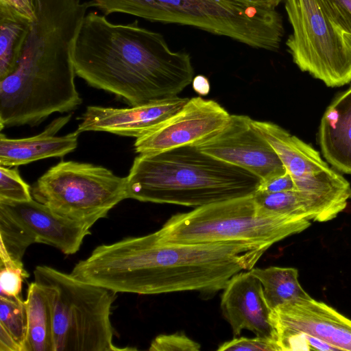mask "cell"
<instances>
[{"label":"cell","mask_w":351,"mask_h":351,"mask_svg":"<svg viewBox=\"0 0 351 351\" xmlns=\"http://www.w3.org/2000/svg\"><path fill=\"white\" fill-rule=\"evenodd\" d=\"M341 34L346 45L351 51V34H346L344 32H341Z\"/></svg>","instance_id":"obj_35"},{"label":"cell","mask_w":351,"mask_h":351,"mask_svg":"<svg viewBox=\"0 0 351 351\" xmlns=\"http://www.w3.org/2000/svg\"><path fill=\"white\" fill-rule=\"evenodd\" d=\"M311 225L309 220L266 210L254 193L172 215L154 234L167 243L248 241L274 245Z\"/></svg>","instance_id":"obj_6"},{"label":"cell","mask_w":351,"mask_h":351,"mask_svg":"<svg viewBox=\"0 0 351 351\" xmlns=\"http://www.w3.org/2000/svg\"><path fill=\"white\" fill-rule=\"evenodd\" d=\"M252 123L269 143L293 178L319 171L328 167L319 152L277 124L253 119Z\"/></svg>","instance_id":"obj_18"},{"label":"cell","mask_w":351,"mask_h":351,"mask_svg":"<svg viewBox=\"0 0 351 351\" xmlns=\"http://www.w3.org/2000/svg\"><path fill=\"white\" fill-rule=\"evenodd\" d=\"M71 114L58 117L40 134L27 138H10L0 134V165L17 167L47 158L63 157L75 150L80 133L76 130L56 136Z\"/></svg>","instance_id":"obj_15"},{"label":"cell","mask_w":351,"mask_h":351,"mask_svg":"<svg viewBox=\"0 0 351 351\" xmlns=\"http://www.w3.org/2000/svg\"><path fill=\"white\" fill-rule=\"evenodd\" d=\"M25 304L27 313L25 351H54L51 308L45 294L35 282L28 287Z\"/></svg>","instance_id":"obj_19"},{"label":"cell","mask_w":351,"mask_h":351,"mask_svg":"<svg viewBox=\"0 0 351 351\" xmlns=\"http://www.w3.org/2000/svg\"><path fill=\"white\" fill-rule=\"evenodd\" d=\"M0 325L10 332L22 351H25L27 313L25 300L21 295L8 297L0 295Z\"/></svg>","instance_id":"obj_23"},{"label":"cell","mask_w":351,"mask_h":351,"mask_svg":"<svg viewBox=\"0 0 351 351\" xmlns=\"http://www.w3.org/2000/svg\"><path fill=\"white\" fill-rule=\"evenodd\" d=\"M105 14L125 13L151 21L193 26L250 47L279 49L282 18L276 8L234 0H99Z\"/></svg>","instance_id":"obj_4"},{"label":"cell","mask_w":351,"mask_h":351,"mask_svg":"<svg viewBox=\"0 0 351 351\" xmlns=\"http://www.w3.org/2000/svg\"><path fill=\"white\" fill-rule=\"evenodd\" d=\"M0 201L26 202L33 199L31 188L17 168L0 165Z\"/></svg>","instance_id":"obj_26"},{"label":"cell","mask_w":351,"mask_h":351,"mask_svg":"<svg viewBox=\"0 0 351 351\" xmlns=\"http://www.w3.org/2000/svg\"><path fill=\"white\" fill-rule=\"evenodd\" d=\"M0 4L8 5L26 17L33 19L34 0H0Z\"/></svg>","instance_id":"obj_31"},{"label":"cell","mask_w":351,"mask_h":351,"mask_svg":"<svg viewBox=\"0 0 351 351\" xmlns=\"http://www.w3.org/2000/svg\"><path fill=\"white\" fill-rule=\"evenodd\" d=\"M127 178V199L197 208L254 193L261 179L195 146L139 154Z\"/></svg>","instance_id":"obj_3"},{"label":"cell","mask_w":351,"mask_h":351,"mask_svg":"<svg viewBox=\"0 0 351 351\" xmlns=\"http://www.w3.org/2000/svg\"><path fill=\"white\" fill-rule=\"evenodd\" d=\"M246 115L232 114L219 132L196 144L217 159L243 169L261 181L287 171L280 158Z\"/></svg>","instance_id":"obj_9"},{"label":"cell","mask_w":351,"mask_h":351,"mask_svg":"<svg viewBox=\"0 0 351 351\" xmlns=\"http://www.w3.org/2000/svg\"><path fill=\"white\" fill-rule=\"evenodd\" d=\"M201 346L183 332L162 334L152 341L150 351H199Z\"/></svg>","instance_id":"obj_27"},{"label":"cell","mask_w":351,"mask_h":351,"mask_svg":"<svg viewBox=\"0 0 351 351\" xmlns=\"http://www.w3.org/2000/svg\"><path fill=\"white\" fill-rule=\"evenodd\" d=\"M237 1L254 4L260 6L276 8L283 0H234Z\"/></svg>","instance_id":"obj_34"},{"label":"cell","mask_w":351,"mask_h":351,"mask_svg":"<svg viewBox=\"0 0 351 351\" xmlns=\"http://www.w3.org/2000/svg\"><path fill=\"white\" fill-rule=\"evenodd\" d=\"M250 271L261 281L271 310L283 304L311 298L300 284L296 268L270 266L254 267Z\"/></svg>","instance_id":"obj_21"},{"label":"cell","mask_w":351,"mask_h":351,"mask_svg":"<svg viewBox=\"0 0 351 351\" xmlns=\"http://www.w3.org/2000/svg\"><path fill=\"white\" fill-rule=\"evenodd\" d=\"M230 118L217 102L193 97L154 130L136 138L134 149L139 154H148L195 146L221 130Z\"/></svg>","instance_id":"obj_10"},{"label":"cell","mask_w":351,"mask_h":351,"mask_svg":"<svg viewBox=\"0 0 351 351\" xmlns=\"http://www.w3.org/2000/svg\"><path fill=\"white\" fill-rule=\"evenodd\" d=\"M0 351H22L19 343L1 325H0Z\"/></svg>","instance_id":"obj_32"},{"label":"cell","mask_w":351,"mask_h":351,"mask_svg":"<svg viewBox=\"0 0 351 351\" xmlns=\"http://www.w3.org/2000/svg\"><path fill=\"white\" fill-rule=\"evenodd\" d=\"M0 242L14 260L22 261L27 247L35 243L34 239L19 223L0 210Z\"/></svg>","instance_id":"obj_24"},{"label":"cell","mask_w":351,"mask_h":351,"mask_svg":"<svg viewBox=\"0 0 351 351\" xmlns=\"http://www.w3.org/2000/svg\"><path fill=\"white\" fill-rule=\"evenodd\" d=\"M330 20L341 32L351 34V0H321Z\"/></svg>","instance_id":"obj_29"},{"label":"cell","mask_w":351,"mask_h":351,"mask_svg":"<svg viewBox=\"0 0 351 351\" xmlns=\"http://www.w3.org/2000/svg\"><path fill=\"white\" fill-rule=\"evenodd\" d=\"M292 27L286 45L293 62L328 87L351 82V51L321 0H285Z\"/></svg>","instance_id":"obj_8"},{"label":"cell","mask_w":351,"mask_h":351,"mask_svg":"<svg viewBox=\"0 0 351 351\" xmlns=\"http://www.w3.org/2000/svg\"><path fill=\"white\" fill-rule=\"evenodd\" d=\"M254 197L257 204L266 210L300 219L311 220L306 203L296 190L276 193L256 191Z\"/></svg>","instance_id":"obj_22"},{"label":"cell","mask_w":351,"mask_h":351,"mask_svg":"<svg viewBox=\"0 0 351 351\" xmlns=\"http://www.w3.org/2000/svg\"><path fill=\"white\" fill-rule=\"evenodd\" d=\"M271 322L281 351L298 336L313 337L337 350L351 351V319L312 298L277 306L271 311Z\"/></svg>","instance_id":"obj_11"},{"label":"cell","mask_w":351,"mask_h":351,"mask_svg":"<svg viewBox=\"0 0 351 351\" xmlns=\"http://www.w3.org/2000/svg\"><path fill=\"white\" fill-rule=\"evenodd\" d=\"M72 60L77 76L131 106L177 97L194 77L189 54L172 51L160 33L93 12L80 23Z\"/></svg>","instance_id":"obj_2"},{"label":"cell","mask_w":351,"mask_h":351,"mask_svg":"<svg viewBox=\"0 0 351 351\" xmlns=\"http://www.w3.org/2000/svg\"><path fill=\"white\" fill-rule=\"evenodd\" d=\"M34 276L51 308L54 351L134 350L113 343L110 315L117 293L47 265L36 267Z\"/></svg>","instance_id":"obj_5"},{"label":"cell","mask_w":351,"mask_h":351,"mask_svg":"<svg viewBox=\"0 0 351 351\" xmlns=\"http://www.w3.org/2000/svg\"><path fill=\"white\" fill-rule=\"evenodd\" d=\"M0 210L21 225L36 243L52 245L65 254H73L93 223L63 217L34 198L26 202L0 201Z\"/></svg>","instance_id":"obj_13"},{"label":"cell","mask_w":351,"mask_h":351,"mask_svg":"<svg viewBox=\"0 0 351 351\" xmlns=\"http://www.w3.org/2000/svg\"><path fill=\"white\" fill-rule=\"evenodd\" d=\"M31 23L14 9L0 4V80L14 69Z\"/></svg>","instance_id":"obj_20"},{"label":"cell","mask_w":351,"mask_h":351,"mask_svg":"<svg viewBox=\"0 0 351 351\" xmlns=\"http://www.w3.org/2000/svg\"><path fill=\"white\" fill-rule=\"evenodd\" d=\"M189 100L177 96L125 108L89 106L76 131L106 132L138 138L178 112Z\"/></svg>","instance_id":"obj_12"},{"label":"cell","mask_w":351,"mask_h":351,"mask_svg":"<svg viewBox=\"0 0 351 351\" xmlns=\"http://www.w3.org/2000/svg\"><path fill=\"white\" fill-rule=\"evenodd\" d=\"M270 247L239 241L167 243L152 232L97 246L71 274L116 293L197 291L212 296L233 276L254 268Z\"/></svg>","instance_id":"obj_1"},{"label":"cell","mask_w":351,"mask_h":351,"mask_svg":"<svg viewBox=\"0 0 351 351\" xmlns=\"http://www.w3.org/2000/svg\"><path fill=\"white\" fill-rule=\"evenodd\" d=\"M295 190L293 176L287 171L285 173L261 181L256 191L276 193Z\"/></svg>","instance_id":"obj_30"},{"label":"cell","mask_w":351,"mask_h":351,"mask_svg":"<svg viewBox=\"0 0 351 351\" xmlns=\"http://www.w3.org/2000/svg\"><path fill=\"white\" fill-rule=\"evenodd\" d=\"M127 178L102 166L61 161L31 188L33 198L56 214L94 223L127 199Z\"/></svg>","instance_id":"obj_7"},{"label":"cell","mask_w":351,"mask_h":351,"mask_svg":"<svg viewBox=\"0 0 351 351\" xmlns=\"http://www.w3.org/2000/svg\"><path fill=\"white\" fill-rule=\"evenodd\" d=\"M29 276L23 262L13 259L0 242V295L8 297L21 295L23 281Z\"/></svg>","instance_id":"obj_25"},{"label":"cell","mask_w":351,"mask_h":351,"mask_svg":"<svg viewBox=\"0 0 351 351\" xmlns=\"http://www.w3.org/2000/svg\"><path fill=\"white\" fill-rule=\"evenodd\" d=\"M223 291L221 309L234 337L247 330L256 336L276 341L271 322L272 310L267 303L261 281L250 270L233 276Z\"/></svg>","instance_id":"obj_14"},{"label":"cell","mask_w":351,"mask_h":351,"mask_svg":"<svg viewBox=\"0 0 351 351\" xmlns=\"http://www.w3.org/2000/svg\"><path fill=\"white\" fill-rule=\"evenodd\" d=\"M218 351H281L274 340L256 336L253 338L234 337L221 344Z\"/></svg>","instance_id":"obj_28"},{"label":"cell","mask_w":351,"mask_h":351,"mask_svg":"<svg viewBox=\"0 0 351 351\" xmlns=\"http://www.w3.org/2000/svg\"><path fill=\"white\" fill-rule=\"evenodd\" d=\"M192 84L193 90L199 95L205 96L210 92V83L207 77L202 75H198L193 77Z\"/></svg>","instance_id":"obj_33"},{"label":"cell","mask_w":351,"mask_h":351,"mask_svg":"<svg viewBox=\"0 0 351 351\" xmlns=\"http://www.w3.org/2000/svg\"><path fill=\"white\" fill-rule=\"evenodd\" d=\"M318 141L326 160L338 171L351 175V86L325 110Z\"/></svg>","instance_id":"obj_17"},{"label":"cell","mask_w":351,"mask_h":351,"mask_svg":"<svg viewBox=\"0 0 351 351\" xmlns=\"http://www.w3.org/2000/svg\"><path fill=\"white\" fill-rule=\"evenodd\" d=\"M293 180L295 190L304 199L314 221L334 219L351 198L350 182L329 167Z\"/></svg>","instance_id":"obj_16"}]
</instances>
